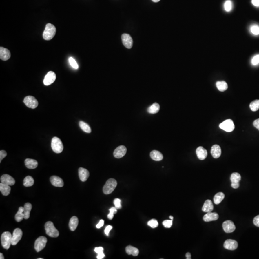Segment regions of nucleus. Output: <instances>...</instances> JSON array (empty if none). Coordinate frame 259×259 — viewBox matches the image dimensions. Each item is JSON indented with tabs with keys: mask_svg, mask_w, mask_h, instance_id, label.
Returning a JSON list of instances; mask_svg holds the SVG:
<instances>
[{
	"mask_svg": "<svg viewBox=\"0 0 259 259\" xmlns=\"http://www.w3.org/2000/svg\"><path fill=\"white\" fill-rule=\"evenodd\" d=\"M56 28L54 25L52 24L46 25L43 33V38L46 41H50L52 39L56 34Z\"/></svg>",
	"mask_w": 259,
	"mask_h": 259,
	"instance_id": "obj_1",
	"label": "nucleus"
},
{
	"mask_svg": "<svg viewBox=\"0 0 259 259\" xmlns=\"http://www.w3.org/2000/svg\"><path fill=\"white\" fill-rule=\"evenodd\" d=\"M117 182L114 178H110L106 181L103 188V191L105 194H110L113 192L117 187Z\"/></svg>",
	"mask_w": 259,
	"mask_h": 259,
	"instance_id": "obj_2",
	"label": "nucleus"
},
{
	"mask_svg": "<svg viewBox=\"0 0 259 259\" xmlns=\"http://www.w3.org/2000/svg\"><path fill=\"white\" fill-rule=\"evenodd\" d=\"M46 234L52 238H57L59 235L58 230L55 228L52 222L48 221L45 225Z\"/></svg>",
	"mask_w": 259,
	"mask_h": 259,
	"instance_id": "obj_3",
	"label": "nucleus"
},
{
	"mask_svg": "<svg viewBox=\"0 0 259 259\" xmlns=\"http://www.w3.org/2000/svg\"><path fill=\"white\" fill-rule=\"evenodd\" d=\"M12 235L10 232L6 231L3 233L1 236V243L3 248L6 249H8L12 244Z\"/></svg>",
	"mask_w": 259,
	"mask_h": 259,
	"instance_id": "obj_4",
	"label": "nucleus"
},
{
	"mask_svg": "<svg viewBox=\"0 0 259 259\" xmlns=\"http://www.w3.org/2000/svg\"><path fill=\"white\" fill-rule=\"evenodd\" d=\"M51 146L52 150L56 153H61L63 150V143L57 137H54L52 139Z\"/></svg>",
	"mask_w": 259,
	"mask_h": 259,
	"instance_id": "obj_5",
	"label": "nucleus"
},
{
	"mask_svg": "<svg viewBox=\"0 0 259 259\" xmlns=\"http://www.w3.org/2000/svg\"><path fill=\"white\" fill-rule=\"evenodd\" d=\"M47 242V239L46 237L41 236L38 238L35 241L34 248L37 252H39L45 247Z\"/></svg>",
	"mask_w": 259,
	"mask_h": 259,
	"instance_id": "obj_6",
	"label": "nucleus"
},
{
	"mask_svg": "<svg viewBox=\"0 0 259 259\" xmlns=\"http://www.w3.org/2000/svg\"><path fill=\"white\" fill-rule=\"evenodd\" d=\"M219 127L227 132H231L235 129V125L232 120L228 119L220 123Z\"/></svg>",
	"mask_w": 259,
	"mask_h": 259,
	"instance_id": "obj_7",
	"label": "nucleus"
},
{
	"mask_svg": "<svg viewBox=\"0 0 259 259\" xmlns=\"http://www.w3.org/2000/svg\"><path fill=\"white\" fill-rule=\"evenodd\" d=\"M25 104L31 109H35L38 107V101L36 98L31 96H28L25 98L23 101Z\"/></svg>",
	"mask_w": 259,
	"mask_h": 259,
	"instance_id": "obj_8",
	"label": "nucleus"
},
{
	"mask_svg": "<svg viewBox=\"0 0 259 259\" xmlns=\"http://www.w3.org/2000/svg\"><path fill=\"white\" fill-rule=\"evenodd\" d=\"M23 232L21 229L17 228L13 232L12 238V245H15L18 243L22 237Z\"/></svg>",
	"mask_w": 259,
	"mask_h": 259,
	"instance_id": "obj_9",
	"label": "nucleus"
},
{
	"mask_svg": "<svg viewBox=\"0 0 259 259\" xmlns=\"http://www.w3.org/2000/svg\"><path fill=\"white\" fill-rule=\"evenodd\" d=\"M56 79V75L55 72L52 71L49 72L45 77L43 80V83L47 86L50 85L54 82Z\"/></svg>",
	"mask_w": 259,
	"mask_h": 259,
	"instance_id": "obj_10",
	"label": "nucleus"
},
{
	"mask_svg": "<svg viewBox=\"0 0 259 259\" xmlns=\"http://www.w3.org/2000/svg\"><path fill=\"white\" fill-rule=\"evenodd\" d=\"M123 44L127 49H131L133 46V40L130 35L128 34H123L121 36Z\"/></svg>",
	"mask_w": 259,
	"mask_h": 259,
	"instance_id": "obj_11",
	"label": "nucleus"
},
{
	"mask_svg": "<svg viewBox=\"0 0 259 259\" xmlns=\"http://www.w3.org/2000/svg\"><path fill=\"white\" fill-rule=\"evenodd\" d=\"M127 152V148L124 145H121L115 150L113 152V155L116 158H121L125 155Z\"/></svg>",
	"mask_w": 259,
	"mask_h": 259,
	"instance_id": "obj_12",
	"label": "nucleus"
},
{
	"mask_svg": "<svg viewBox=\"0 0 259 259\" xmlns=\"http://www.w3.org/2000/svg\"><path fill=\"white\" fill-rule=\"evenodd\" d=\"M223 229L225 232L230 233L234 232L235 230L236 227L234 223L230 220H227L223 223Z\"/></svg>",
	"mask_w": 259,
	"mask_h": 259,
	"instance_id": "obj_13",
	"label": "nucleus"
},
{
	"mask_svg": "<svg viewBox=\"0 0 259 259\" xmlns=\"http://www.w3.org/2000/svg\"><path fill=\"white\" fill-rule=\"evenodd\" d=\"M224 247L226 249L230 251H234L238 247V243L237 241L233 240H226L224 244Z\"/></svg>",
	"mask_w": 259,
	"mask_h": 259,
	"instance_id": "obj_14",
	"label": "nucleus"
},
{
	"mask_svg": "<svg viewBox=\"0 0 259 259\" xmlns=\"http://www.w3.org/2000/svg\"><path fill=\"white\" fill-rule=\"evenodd\" d=\"M1 183L8 185L13 186L15 184L14 178L8 174H4L1 177Z\"/></svg>",
	"mask_w": 259,
	"mask_h": 259,
	"instance_id": "obj_15",
	"label": "nucleus"
},
{
	"mask_svg": "<svg viewBox=\"0 0 259 259\" xmlns=\"http://www.w3.org/2000/svg\"><path fill=\"white\" fill-rule=\"evenodd\" d=\"M50 181L52 185L55 187H62L64 185L63 180L57 176H52L50 177Z\"/></svg>",
	"mask_w": 259,
	"mask_h": 259,
	"instance_id": "obj_16",
	"label": "nucleus"
},
{
	"mask_svg": "<svg viewBox=\"0 0 259 259\" xmlns=\"http://www.w3.org/2000/svg\"><path fill=\"white\" fill-rule=\"evenodd\" d=\"M196 153L200 160H204L207 156V151L202 146H199L197 148Z\"/></svg>",
	"mask_w": 259,
	"mask_h": 259,
	"instance_id": "obj_17",
	"label": "nucleus"
},
{
	"mask_svg": "<svg viewBox=\"0 0 259 259\" xmlns=\"http://www.w3.org/2000/svg\"><path fill=\"white\" fill-rule=\"evenodd\" d=\"M78 174L80 179L82 181H86L89 176L88 170L83 167H80L78 169Z\"/></svg>",
	"mask_w": 259,
	"mask_h": 259,
	"instance_id": "obj_18",
	"label": "nucleus"
},
{
	"mask_svg": "<svg viewBox=\"0 0 259 259\" xmlns=\"http://www.w3.org/2000/svg\"><path fill=\"white\" fill-rule=\"evenodd\" d=\"M219 218V215L216 213H212L209 212L207 213L203 217V220L205 222H210L212 221H216Z\"/></svg>",
	"mask_w": 259,
	"mask_h": 259,
	"instance_id": "obj_19",
	"label": "nucleus"
},
{
	"mask_svg": "<svg viewBox=\"0 0 259 259\" xmlns=\"http://www.w3.org/2000/svg\"><path fill=\"white\" fill-rule=\"evenodd\" d=\"M11 57V53L7 49L3 47L0 48V58L3 61H7Z\"/></svg>",
	"mask_w": 259,
	"mask_h": 259,
	"instance_id": "obj_20",
	"label": "nucleus"
},
{
	"mask_svg": "<svg viewBox=\"0 0 259 259\" xmlns=\"http://www.w3.org/2000/svg\"><path fill=\"white\" fill-rule=\"evenodd\" d=\"M211 153L214 158H219L221 155V149L220 146L217 145H213L211 150Z\"/></svg>",
	"mask_w": 259,
	"mask_h": 259,
	"instance_id": "obj_21",
	"label": "nucleus"
},
{
	"mask_svg": "<svg viewBox=\"0 0 259 259\" xmlns=\"http://www.w3.org/2000/svg\"><path fill=\"white\" fill-rule=\"evenodd\" d=\"M214 205L212 201L210 200H207L202 207V211L205 213L212 212L213 210Z\"/></svg>",
	"mask_w": 259,
	"mask_h": 259,
	"instance_id": "obj_22",
	"label": "nucleus"
},
{
	"mask_svg": "<svg viewBox=\"0 0 259 259\" xmlns=\"http://www.w3.org/2000/svg\"><path fill=\"white\" fill-rule=\"evenodd\" d=\"M25 164L26 167L28 169H35L38 166L37 161L33 159H26L25 161Z\"/></svg>",
	"mask_w": 259,
	"mask_h": 259,
	"instance_id": "obj_23",
	"label": "nucleus"
},
{
	"mask_svg": "<svg viewBox=\"0 0 259 259\" xmlns=\"http://www.w3.org/2000/svg\"><path fill=\"white\" fill-rule=\"evenodd\" d=\"M78 223H79V221H78V218L75 216H72L71 218L70 219V221L69 223V227L70 230L72 231H74L78 226Z\"/></svg>",
	"mask_w": 259,
	"mask_h": 259,
	"instance_id": "obj_24",
	"label": "nucleus"
},
{
	"mask_svg": "<svg viewBox=\"0 0 259 259\" xmlns=\"http://www.w3.org/2000/svg\"><path fill=\"white\" fill-rule=\"evenodd\" d=\"M150 157L153 160L159 161L162 160L163 158V156L161 152L158 151L153 150L150 153Z\"/></svg>",
	"mask_w": 259,
	"mask_h": 259,
	"instance_id": "obj_25",
	"label": "nucleus"
},
{
	"mask_svg": "<svg viewBox=\"0 0 259 259\" xmlns=\"http://www.w3.org/2000/svg\"><path fill=\"white\" fill-rule=\"evenodd\" d=\"M126 251L129 255H132L134 256H137L139 253V251L137 248L130 245L126 248Z\"/></svg>",
	"mask_w": 259,
	"mask_h": 259,
	"instance_id": "obj_26",
	"label": "nucleus"
},
{
	"mask_svg": "<svg viewBox=\"0 0 259 259\" xmlns=\"http://www.w3.org/2000/svg\"><path fill=\"white\" fill-rule=\"evenodd\" d=\"M0 191L1 194L4 196H7L10 194L11 188L10 186L1 183H0Z\"/></svg>",
	"mask_w": 259,
	"mask_h": 259,
	"instance_id": "obj_27",
	"label": "nucleus"
},
{
	"mask_svg": "<svg viewBox=\"0 0 259 259\" xmlns=\"http://www.w3.org/2000/svg\"><path fill=\"white\" fill-rule=\"evenodd\" d=\"M24 219H28L30 217V213L32 209V205L29 203H27L24 205Z\"/></svg>",
	"mask_w": 259,
	"mask_h": 259,
	"instance_id": "obj_28",
	"label": "nucleus"
},
{
	"mask_svg": "<svg viewBox=\"0 0 259 259\" xmlns=\"http://www.w3.org/2000/svg\"><path fill=\"white\" fill-rule=\"evenodd\" d=\"M24 208L23 207H19L18 209V212H17L15 216V219L17 222H21L24 219Z\"/></svg>",
	"mask_w": 259,
	"mask_h": 259,
	"instance_id": "obj_29",
	"label": "nucleus"
},
{
	"mask_svg": "<svg viewBox=\"0 0 259 259\" xmlns=\"http://www.w3.org/2000/svg\"><path fill=\"white\" fill-rule=\"evenodd\" d=\"M160 110V106L157 103H154L147 109V112L150 114H156L158 113Z\"/></svg>",
	"mask_w": 259,
	"mask_h": 259,
	"instance_id": "obj_30",
	"label": "nucleus"
},
{
	"mask_svg": "<svg viewBox=\"0 0 259 259\" xmlns=\"http://www.w3.org/2000/svg\"><path fill=\"white\" fill-rule=\"evenodd\" d=\"M216 86L217 89L221 92H224L226 91L228 88L227 83L224 81H217L216 83Z\"/></svg>",
	"mask_w": 259,
	"mask_h": 259,
	"instance_id": "obj_31",
	"label": "nucleus"
},
{
	"mask_svg": "<svg viewBox=\"0 0 259 259\" xmlns=\"http://www.w3.org/2000/svg\"><path fill=\"white\" fill-rule=\"evenodd\" d=\"M225 194L223 192H220L216 194L214 197V201L216 205H218L224 199Z\"/></svg>",
	"mask_w": 259,
	"mask_h": 259,
	"instance_id": "obj_32",
	"label": "nucleus"
},
{
	"mask_svg": "<svg viewBox=\"0 0 259 259\" xmlns=\"http://www.w3.org/2000/svg\"><path fill=\"white\" fill-rule=\"evenodd\" d=\"M34 183V180L30 176H28L24 178L23 184L25 187L32 186L33 185Z\"/></svg>",
	"mask_w": 259,
	"mask_h": 259,
	"instance_id": "obj_33",
	"label": "nucleus"
},
{
	"mask_svg": "<svg viewBox=\"0 0 259 259\" xmlns=\"http://www.w3.org/2000/svg\"><path fill=\"white\" fill-rule=\"evenodd\" d=\"M79 124L80 128L85 132L86 133H90L91 132V129L87 123H85L84 121H80Z\"/></svg>",
	"mask_w": 259,
	"mask_h": 259,
	"instance_id": "obj_34",
	"label": "nucleus"
},
{
	"mask_svg": "<svg viewBox=\"0 0 259 259\" xmlns=\"http://www.w3.org/2000/svg\"><path fill=\"white\" fill-rule=\"evenodd\" d=\"M241 178V176L238 173H233L230 177L231 183H239Z\"/></svg>",
	"mask_w": 259,
	"mask_h": 259,
	"instance_id": "obj_35",
	"label": "nucleus"
},
{
	"mask_svg": "<svg viewBox=\"0 0 259 259\" xmlns=\"http://www.w3.org/2000/svg\"><path fill=\"white\" fill-rule=\"evenodd\" d=\"M249 107L252 112H256L259 109V100L256 99L251 102Z\"/></svg>",
	"mask_w": 259,
	"mask_h": 259,
	"instance_id": "obj_36",
	"label": "nucleus"
},
{
	"mask_svg": "<svg viewBox=\"0 0 259 259\" xmlns=\"http://www.w3.org/2000/svg\"><path fill=\"white\" fill-rule=\"evenodd\" d=\"M233 3L230 0H227L224 3V8L226 11L229 12L232 9Z\"/></svg>",
	"mask_w": 259,
	"mask_h": 259,
	"instance_id": "obj_37",
	"label": "nucleus"
},
{
	"mask_svg": "<svg viewBox=\"0 0 259 259\" xmlns=\"http://www.w3.org/2000/svg\"><path fill=\"white\" fill-rule=\"evenodd\" d=\"M110 211V213L109 215H107V218L110 220H112L114 217V215L116 214L117 212V209L115 207H112L109 210Z\"/></svg>",
	"mask_w": 259,
	"mask_h": 259,
	"instance_id": "obj_38",
	"label": "nucleus"
},
{
	"mask_svg": "<svg viewBox=\"0 0 259 259\" xmlns=\"http://www.w3.org/2000/svg\"><path fill=\"white\" fill-rule=\"evenodd\" d=\"M147 224L148 226H150L152 228H153V229L158 227V221L156 220V219H152L151 220H150L148 222Z\"/></svg>",
	"mask_w": 259,
	"mask_h": 259,
	"instance_id": "obj_39",
	"label": "nucleus"
},
{
	"mask_svg": "<svg viewBox=\"0 0 259 259\" xmlns=\"http://www.w3.org/2000/svg\"><path fill=\"white\" fill-rule=\"evenodd\" d=\"M251 31L253 35H259V26L257 25H253L250 28Z\"/></svg>",
	"mask_w": 259,
	"mask_h": 259,
	"instance_id": "obj_40",
	"label": "nucleus"
},
{
	"mask_svg": "<svg viewBox=\"0 0 259 259\" xmlns=\"http://www.w3.org/2000/svg\"><path fill=\"white\" fill-rule=\"evenodd\" d=\"M69 61L70 65H71L74 68L76 69L78 68V64H77V63H76V61H75L73 58L71 57L69 58Z\"/></svg>",
	"mask_w": 259,
	"mask_h": 259,
	"instance_id": "obj_41",
	"label": "nucleus"
},
{
	"mask_svg": "<svg viewBox=\"0 0 259 259\" xmlns=\"http://www.w3.org/2000/svg\"><path fill=\"white\" fill-rule=\"evenodd\" d=\"M251 64L254 66H256L259 64V54L256 55L252 58L251 61Z\"/></svg>",
	"mask_w": 259,
	"mask_h": 259,
	"instance_id": "obj_42",
	"label": "nucleus"
},
{
	"mask_svg": "<svg viewBox=\"0 0 259 259\" xmlns=\"http://www.w3.org/2000/svg\"><path fill=\"white\" fill-rule=\"evenodd\" d=\"M114 204L115 205V207L117 209H120L121 208V200L120 199L116 198L114 200Z\"/></svg>",
	"mask_w": 259,
	"mask_h": 259,
	"instance_id": "obj_43",
	"label": "nucleus"
},
{
	"mask_svg": "<svg viewBox=\"0 0 259 259\" xmlns=\"http://www.w3.org/2000/svg\"><path fill=\"white\" fill-rule=\"evenodd\" d=\"M163 226L166 228H170L172 225V220H166L163 222Z\"/></svg>",
	"mask_w": 259,
	"mask_h": 259,
	"instance_id": "obj_44",
	"label": "nucleus"
},
{
	"mask_svg": "<svg viewBox=\"0 0 259 259\" xmlns=\"http://www.w3.org/2000/svg\"><path fill=\"white\" fill-rule=\"evenodd\" d=\"M7 156V153L6 151L1 150L0 151V162H1L3 159Z\"/></svg>",
	"mask_w": 259,
	"mask_h": 259,
	"instance_id": "obj_45",
	"label": "nucleus"
},
{
	"mask_svg": "<svg viewBox=\"0 0 259 259\" xmlns=\"http://www.w3.org/2000/svg\"><path fill=\"white\" fill-rule=\"evenodd\" d=\"M253 222L255 226H256L257 227H259V215L257 216L254 218Z\"/></svg>",
	"mask_w": 259,
	"mask_h": 259,
	"instance_id": "obj_46",
	"label": "nucleus"
},
{
	"mask_svg": "<svg viewBox=\"0 0 259 259\" xmlns=\"http://www.w3.org/2000/svg\"><path fill=\"white\" fill-rule=\"evenodd\" d=\"M112 226H107V227H106V229H105V233L106 234V235L109 236V233L110 230H112Z\"/></svg>",
	"mask_w": 259,
	"mask_h": 259,
	"instance_id": "obj_47",
	"label": "nucleus"
},
{
	"mask_svg": "<svg viewBox=\"0 0 259 259\" xmlns=\"http://www.w3.org/2000/svg\"><path fill=\"white\" fill-rule=\"evenodd\" d=\"M95 252H96V253H101V252H103V250H104V249H103V247H96V248H95Z\"/></svg>",
	"mask_w": 259,
	"mask_h": 259,
	"instance_id": "obj_48",
	"label": "nucleus"
},
{
	"mask_svg": "<svg viewBox=\"0 0 259 259\" xmlns=\"http://www.w3.org/2000/svg\"><path fill=\"white\" fill-rule=\"evenodd\" d=\"M253 124L254 126L259 131V118L255 120L253 123Z\"/></svg>",
	"mask_w": 259,
	"mask_h": 259,
	"instance_id": "obj_49",
	"label": "nucleus"
},
{
	"mask_svg": "<svg viewBox=\"0 0 259 259\" xmlns=\"http://www.w3.org/2000/svg\"><path fill=\"white\" fill-rule=\"evenodd\" d=\"M104 220H100L99 223H98V224L96 225V228H97V229H100L101 227H102L104 225Z\"/></svg>",
	"mask_w": 259,
	"mask_h": 259,
	"instance_id": "obj_50",
	"label": "nucleus"
},
{
	"mask_svg": "<svg viewBox=\"0 0 259 259\" xmlns=\"http://www.w3.org/2000/svg\"><path fill=\"white\" fill-rule=\"evenodd\" d=\"M251 3L253 6L256 7H259V0H251Z\"/></svg>",
	"mask_w": 259,
	"mask_h": 259,
	"instance_id": "obj_51",
	"label": "nucleus"
},
{
	"mask_svg": "<svg viewBox=\"0 0 259 259\" xmlns=\"http://www.w3.org/2000/svg\"><path fill=\"white\" fill-rule=\"evenodd\" d=\"M240 186L239 183H231V187L234 189H237Z\"/></svg>",
	"mask_w": 259,
	"mask_h": 259,
	"instance_id": "obj_52",
	"label": "nucleus"
},
{
	"mask_svg": "<svg viewBox=\"0 0 259 259\" xmlns=\"http://www.w3.org/2000/svg\"><path fill=\"white\" fill-rule=\"evenodd\" d=\"M105 256V255L104 253H103V252H101V253H99L98 254V256H97V259H103Z\"/></svg>",
	"mask_w": 259,
	"mask_h": 259,
	"instance_id": "obj_53",
	"label": "nucleus"
},
{
	"mask_svg": "<svg viewBox=\"0 0 259 259\" xmlns=\"http://www.w3.org/2000/svg\"><path fill=\"white\" fill-rule=\"evenodd\" d=\"M186 259H191V253L189 252H187V253L186 254Z\"/></svg>",
	"mask_w": 259,
	"mask_h": 259,
	"instance_id": "obj_54",
	"label": "nucleus"
},
{
	"mask_svg": "<svg viewBox=\"0 0 259 259\" xmlns=\"http://www.w3.org/2000/svg\"><path fill=\"white\" fill-rule=\"evenodd\" d=\"M4 256H3V253H0V259H4Z\"/></svg>",
	"mask_w": 259,
	"mask_h": 259,
	"instance_id": "obj_55",
	"label": "nucleus"
},
{
	"mask_svg": "<svg viewBox=\"0 0 259 259\" xmlns=\"http://www.w3.org/2000/svg\"><path fill=\"white\" fill-rule=\"evenodd\" d=\"M152 1L154 3H158V1H160V0H152Z\"/></svg>",
	"mask_w": 259,
	"mask_h": 259,
	"instance_id": "obj_56",
	"label": "nucleus"
},
{
	"mask_svg": "<svg viewBox=\"0 0 259 259\" xmlns=\"http://www.w3.org/2000/svg\"><path fill=\"white\" fill-rule=\"evenodd\" d=\"M169 218H170L171 220H173V217L172 216H169Z\"/></svg>",
	"mask_w": 259,
	"mask_h": 259,
	"instance_id": "obj_57",
	"label": "nucleus"
}]
</instances>
